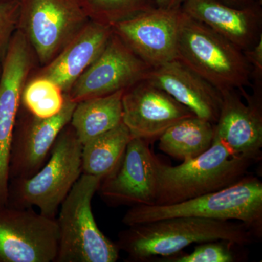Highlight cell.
<instances>
[{"mask_svg": "<svg viewBox=\"0 0 262 262\" xmlns=\"http://www.w3.org/2000/svg\"><path fill=\"white\" fill-rule=\"evenodd\" d=\"M255 239L237 221L179 216L130 226L119 233L116 244L127 253V261L144 262L178 255L193 244L226 241L244 246Z\"/></svg>", "mask_w": 262, "mask_h": 262, "instance_id": "obj_1", "label": "cell"}, {"mask_svg": "<svg viewBox=\"0 0 262 262\" xmlns=\"http://www.w3.org/2000/svg\"><path fill=\"white\" fill-rule=\"evenodd\" d=\"M237 221L256 239L262 237V182L244 177L235 184L192 199L170 205L131 206L122 222L127 227L173 217Z\"/></svg>", "mask_w": 262, "mask_h": 262, "instance_id": "obj_2", "label": "cell"}, {"mask_svg": "<svg viewBox=\"0 0 262 262\" xmlns=\"http://www.w3.org/2000/svg\"><path fill=\"white\" fill-rule=\"evenodd\" d=\"M253 160L234 155L215 134L211 147L171 166L157 162L158 193L154 205L181 203L222 190L246 177Z\"/></svg>", "mask_w": 262, "mask_h": 262, "instance_id": "obj_3", "label": "cell"}, {"mask_svg": "<svg viewBox=\"0 0 262 262\" xmlns=\"http://www.w3.org/2000/svg\"><path fill=\"white\" fill-rule=\"evenodd\" d=\"M82 146L69 123L37 173L29 178L10 181L6 206L37 207L41 214L56 219L61 203L82 175Z\"/></svg>", "mask_w": 262, "mask_h": 262, "instance_id": "obj_4", "label": "cell"}, {"mask_svg": "<svg viewBox=\"0 0 262 262\" xmlns=\"http://www.w3.org/2000/svg\"><path fill=\"white\" fill-rule=\"evenodd\" d=\"M101 179L82 173L61 203L56 218L58 253L55 262H115L120 250L98 228L93 198Z\"/></svg>", "mask_w": 262, "mask_h": 262, "instance_id": "obj_5", "label": "cell"}, {"mask_svg": "<svg viewBox=\"0 0 262 262\" xmlns=\"http://www.w3.org/2000/svg\"><path fill=\"white\" fill-rule=\"evenodd\" d=\"M177 59L220 92L251 85V66L244 51L185 13L179 29Z\"/></svg>", "mask_w": 262, "mask_h": 262, "instance_id": "obj_6", "label": "cell"}, {"mask_svg": "<svg viewBox=\"0 0 262 262\" xmlns=\"http://www.w3.org/2000/svg\"><path fill=\"white\" fill-rule=\"evenodd\" d=\"M90 19L79 0H20L18 29L41 65L50 63Z\"/></svg>", "mask_w": 262, "mask_h": 262, "instance_id": "obj_7", "label": "cell"}, {"mask_svg": "<svg viewBox=\"0 0 262 262\" xmlns=\"http://www.w3.org/2000/svg\"><path fill=\"white\" fill-rule=\"evenodd\" d=\"M37 60L23 33L17 29L10 40L0 76V208L7 205L10 147L22 91Z\"/></svg>", "mask_w": 262, "mask_h": 262, "instance_id": "obj_8", "label": "cell"}, {"mask_svg": "<svg viewBox=\"0 0 262 262\" xmlns=\"http://www.w3.org/2000/svg\"><path fill=\"white\" fill-rule=\"evenodd\" d=\"M58 244L56 219L33 208H0V262H55Z\"/></svg>", "mask_w": 262, "mask_h": 262, "instance_id": "obj_9", "label": "cell"}, {"mask_svg": "<svg viewBox=\"0 0 262 262\" xmlns=\"http://www.w3.org/2000/svg\"><path fill=\"white\" fill-rule=\"evenodd\" d=\"M151 69L113 32L99 57L66 94L76 103L108 96L145 80Z\"/></svg>", "mask_w": 262, "mask_h": 262, "instance_id": "obj_10", "label": "cell"}, {"mask_svg": "<svg viewBox=\"0 0 262 262\" xmlns=\"http://www.w3.org/2000/svg\"><path fill=\"white\" fill-rule=\"evenodd\" d=\"M149 143L132 138L116 169L103 179L98 192L112 206L154 205L158 193V158Z\"/></svg>", "mask_w": 262, "mask_h": 262, "instance_id": "obj_11", "label": "cell"}, {"mask_svg": "<svg viewBox=\"0 0 262 262\" xmlns=\"http://www.w3.org/2000/svg\"><path fill=\"white\" fill-rule=\"evenodd\" d=\"M184 13L179 9L156 8L118 22L116 34L151 68L177 58V42Z\"/></svg>", "mask_w": 262, "mask_h": 262, "instance_id": "obj_12", "label": "cell"}, {"mask_svg": "<svg viewBox=\"0 0 262 262\" xmlns=\"http://www.w3.org/2000/svg\"><path fill=\"white\" fill-rule=\"evenodd\" d=\"M63 107L57 115L39 118H17L10 147L9 178L27 179L39 171L47 161L62 130L71 121L77 103L64 94ZM9 181V182H10Z\"/></svg>", "mask_w": 262, "mask_h": 262, "instance_id": "obj_13", "label": "cell"}, {"mask_svg": "<svg viewBox=\"0 0 262 262\" xmlns=\"http://www.w3.org/2000/svg\"><path fill=\"white\" fill-rule=\"evenodd\" d=\"M122 122L132 138L148 142L194 113L163 90L143 80L125 90L122 97Z\"/></svg>", "mask_w": 262, "mask_h": 262, "instance_id": "obj_14", "label": "cell"}, {"mask_svg": "<svg viewBox=\"0 0 262 262\" xmlns=\"http://www.w3.org/2000/svg\"><path fill=\"white\" fill-rule=\"evenodd\" d=\"M241 94L247 100L243 102L237 90L222 91L220 116L215 124V134L234 155L258 160L262 149V96Z\"/></svg>", "mask_w": 262, "mask_h": 262, "instance_id": "obj_15", "label": "cell"}, {"mask_svg": "<svg viewBox=\"0 0 262 262\" xmlns=\"http://www.w3.org/2000/svg\"><path fill=\"white\" fill-rule=\"evenodd\" d=\"M261 3L238 8L220 0H187L184 13L218 33L241 51L254 47L262 39Z\"/></svg>", "mask_w": 262, "mask_h": 262, "instance_id": "obj_16", "label": "cell"}, {"mask_svg": "<svg viewBox=\"0 0 262 262\" xmlns=\"http://www.w3.org/2000/svg\"><path fill=\"white\" fill-rule=\"evenodd\" d=\"M146 79L195 116L216 123L222 105L220 91L178 59L151 68Z\"/></svg>", "mask_w": 262, "mask_h": 262, "instance_id": "obj_17", "label": "cell"}, {"mask_svg": "<svg viewBox=\"0 0 262 262\" xmlns=\"http://www.w3.org/2000/svg\"><path fill=\"white\" fill-rule=\"evenodd\" d=\"M112 27L90 20L35 77L48 79L67 94L75 81L99 57L113 34Z\"/></svg>", "mask_w": 262, "mask_h": 262, "instance_id": "obj_18", "label": "cell"}, {"mask_svg": "<svg viewBox=\"0 0 262 262\" xmlns=\"http://www.w3.org/2000/svg\"><path fill=\"white\" fill-rule=\"evenodd\" d=\"M124 91L88 98L76 105L70 124L81 144L97 137L122 122Z\"/></svg>", "mask_w": 262, "mask_h": 262, "instance_id": "obj_19", "label": "cell"}, {"mask_svg": "<svg viewBox=\"0 0 262 262\" xmlns=\"http://www.w3.org/2000/svg\"><path fill=\"white\" fill-rule=\"evenodd\" d=\"M214 135V124L194 115L165 130L158 139V147L168 156L184 162L209 149Z\"/></svg>", "mask_w": 262, "mask_h": 262, "instance_id": "obj_20", "label": "cell"}, {"mask_svg": "<svg viewBox=\"0 0 262 262\" xmlns=\"http://www.w3.org/2000/svg\"><path fill=\"white\" fill-rule=\"evenodd\" d=\"M132 139L130 131L122 122L112 130L84 143L82 146V172L101 179L107 177L118 166Z\"/></svg>", "mask_w": 262, "mask_h": 262, "instance_id": "obj_21", "label": "cell"}, {"mask_svg": "<svg viewBox=\"0 0 262 262\" xmlns=\"http://www.w3.org/2000/svg\"><path fill=\"white\" fill-rule=\"evenodd\" d=\"M90 20L113 27L156 8L155 0H79Z\"/></svg>", "mask_w": 262, "mask_h": 262, "instance_id": "obj_22", "label": "cell"}, {"mask_svg": "<svg viewBox=\"0 0 262 262\" xmlns=\"http://www.w3.org/2000/svg\"><path fill=\"white\" fill-rule=\"evenodd\" d=\"M64 100V94L56 84L35 77L24 86L20 103L34 116L48 118L61 111Z\"/></svg>", "mask_w": 262, "mask_h": 262, "instance_id": "obj_23", "label": "cell"}, {"mask_svg": "<svg viewBox=\"0 0 262 262\" xmlns=\"http://www.w3.org/2000/svg\"><path fill=\"white\" fill-rule=\"evenodd\" d=\"M238 246L226 241L203 243L189 254L170 256L165 262H234L237 261L232 247Z\"/></svg>", "mask_w": 262, "mask_h": 262, "instance_id": "obj_24", "label": "cell"}, {"mask_svg": "<svg viewBox=\"0 0 262 262\" xmlns=\"http://www.w3.org/2000/svg\"><path fill=\"white\" fill-rule=\"evenodd\" d=\"M20 0H0V63H3L10 40L18 29Z\"/></svg>", "mask_w": 262, "mask_h": 262, "instance_id": "obj_25", "label": "cell"}, {"mask_svg": "<svg viewBox=\"0 0 262 262\" xmlns=\"http://www.w3.org/2000/svg\"><path fill=\"white\" fill-rule=\"evenodd\" d=\"M244 53L251 66L253 94L262 96V39L254 47Z\"/></svg>", "mask_w": 262, "mask_h": 262, "instance_id": "obj_26", "label": "cell"}, {"mask_svg": "<svg viewBox=\"0 0 262 262\" xmlns=\"http://www.w3.org/2000/svg\"><path fill=\"white\" fill-rule=\"evenodd\" d=\"M157 7L164 9H179L187 0H155Z\"/></svg>", "mask_w": 262, "mask_h": 262, "instance_id": "obj_27", "label": "cell"}, {"mask_svg": "<svg viewBox=\"0 0 262 262\" xmlns=\"http://www.w3.org/2000/svg\"><path fill=\"white\" fill-rule=\"evenodd\" d=\"M220 1L229 6L238 8H246V7L251 6L256 3H259L258 0H220Z\"/></svg>", "mask_w": 262, "mask_h": 262, "instance_id": "obj_28", "label": "cell"}, {"mask_svg": "<svg viewBox=\"0 0 262 262\" xmlns=\"http://www.w3.org/2000/svg\"><path fill=\"white\" fill-rule=\"evenodd\" d=\"M2 73V63H0V76H1Z\"/></svg>", "mask_w": 262, "mask_h": 262, "instance_id": "obj_29", "label": "cell"}]
</instances>
